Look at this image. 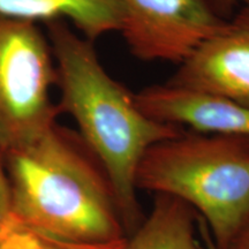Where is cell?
<instances>
[{
  "instance_id": "5",
  "label": "cell",
  "mask_w": 249,
  "mask_h": 249,
  "mask_svg": "<svg viewBox=\"0 0 249 249\" xmlns=\"http://www.w3.org/2000/svg\"><path fill=\"white\" fill-rule=\"evenodd\" d=\"M225 20L207 0H124L119 33L139 60L180 65Z\"/></svg>"
},
{
  "instance_id": "13",
  "label": "cell",
  "mask_w": 249,
  "mask_h": 249,
  "mask_svg": "<svg viewBox=\"0 0 249 249\" xmlns=\"http://www.w3.org/2000/svg\"><path fill=\"white\" fill-rule=\"evenodd\" d=\"M223 249H249V217Z\"/></svg>"
},
{
  "instance_id": "7",
  "label": "cell",
  "mask_w": 249,
  "mask_h": 249,
  "mask_svg": "<svg viewBox=\"0 0 249 249\" xmlns=\"http://www.w3.org/2000/svg\"><path fill=\"white\" fill-rule=\"evenodd\" d=\"M135 99L140 110L160 123L249 139V107L225 96L165 83L142 89Z\"/></svg>"
},
{
  "instance_id": "3",
  "label": "cell",
  "mask_w": 249,
  "mask_h": 249,
  "mask_svg": "<svg viewBox=\"0 0 249 249\" xmlns=\"http://www.w3.org/2000/svg\"><path fill=\"white\" fill-rule=\"evenodd\" d=\"M136 188L189 205L223 249L249 217V139L182 130L145 152Z\"/></svg>"
},
{
  "instance_id": "1",
  "label": "cell",
  "mask_w": 249,
  "mask_h": 249,
  "mask_svg": "<svg viewBox=\"0 0 249 249\" xmlns=\"http://www.w3.org/2000/svg\"><path fill=\"white\" fill-rule=\"evenodd\" d=\"M44 24L57 70L58 110L76 123L111 183L126 232H134L143 220L136 196L139 165L152 145L177 136L181 127L140 110L135 93L103 67L92 40L77 35L67 21Z\"/></svg>"
},
{
  "instance_id": "11",
  "label": "cell",
  "mask_w": 249,
  "mask_h": 249,
  "mask_svg": "<svg viewBox=\"0 0 249 249\" xmlns=\"http://www.w3.org/2000/svg\"><path fill=\"white\" fill-rule=\"evenodd\" d=\"M12 217L11 213V192L7 170H6L5 155L0 148V229Z\"/></svg>"
},
{
  "instance_id": "8",
  "label": "cell",
  "mask_w": 249,
  "mask_h": 249,
  "mask_svg": "<svg viewBox=\"0 0 249 249\" xmlns=\"http://www.w3.org/2000/svg\"><path fill=\"white\" fill-rule=\"evenodd\" d=\"M0 13L37 23L65 20L95 42L119 31L124 0H0Z\"/></svg>"
},
{
  "instance_id": "10",
  "label": "cell",
  "mask_w": 249,
  "mask_h": 249,
  "mask_svg": "<svg viewBox=\"0 0 249 249\" xmlns=\"http://www.w3.org/2000/svg\"><path fill=\"white\" fill-rule=\"evenodd\" d=\"M126 239L107 245H82L44 235L11 217L0 229V249H123Z\"/></svg>"
},
{
  "instance_id": "6",
  "label": "cell",
  "mask_w": 249,
  "mask_h": 249,
  "mask_svg": "<svg viewBox=\"0 0 249 249\" xmlns=\"http://www.w3.org/2000/svg\"><path fill=\"white\" fill-rule=\"evenodd\" d=\"M178 66L166 83L217 93L249 107V2Z\"/></svg>"
},
{
  "instance_id": "2",
  "label": "cell",
  "mask_w": 249,
  "mask_h": 249,
  "mask_svg": "<svg viewBox=\"0 0 249 249\" xmlns=\"http://www.w3.org/2000/svg\"><path fill=\"white\" fill-rule=\"evenodd\" d=\"M12 217L57 240L107 245L126 238L113 189L79 133L58 123L5 154Z\"/></svg>"
},
{
  "instance_id": "12",
  "label": "cell",
  "mask_w": 249,
  "mask_h": 249,
  "mask_svg": "<svg viewBox=\"0 0 249 249\" xmlns=\"http://www.w3.org/2000/svg\"><path fill=\"white\" fill-rule=\"evenodd\" d=\"M216 13L224 18H230L235 9L241 5L249 2L248 0H207Z\"/></svg>"
},
{
  "instance_id": "4",
  "label": "cell",
  "mask_w": 249,
  "mask_h": 249,
  "mask_svg": "<svg viewBox=\"0 0 249 249\" xmlns=\"http://www.w3.org/2000/svg\"><path fill=\"white\" fill-rule=\"evenodd\" d=\"M53 52L38 23L0 13V148L30 144L57 123Z\"/></svg>"
},
{
  "instance_id": "15",
  "label": "cell",
  "mask_w": 249,
  "mask_h": 249,
  "mask_svg": "<svg viewBox=\"0 0 249 249\" xmlns=\"http://www.w3.org/2000/svg\"><path fill=\"white\" fill-rule=\"evenodd\" d=\"M248 1H249V0H248Z\"/></svg>"
},
{
  "instance_id": "14",
  "label": "cell",
  "mask_w": 249,
  "mask_h": 249,
  "mask_svg": "<svg viewBox=\"0 0 249 249\" xmlns=\"http://www.w3.org/2000/svg\"><path fill=\"white\" fill-rule=\"evenodd\" d=\"M197 233L198 242H200V249H218L211 238L207 226L202 219H197Z\"/></svg>"
},
{
  "instance_id": "9",
  "label": "cell",
  "mask_w": 249,
  "mask_h": 249,
  "mask_svg": "<svg viewBox=\"0 0 249 249\" xmlns=\"http://www.w3.org/2000/svg\"><path fill=\"white\" fill-rule=\"evenodd\" d=\"M178 198L156 195L150 214L126 239L123 249H200L197 214Z\"/></svg>"
}]
</instances>
